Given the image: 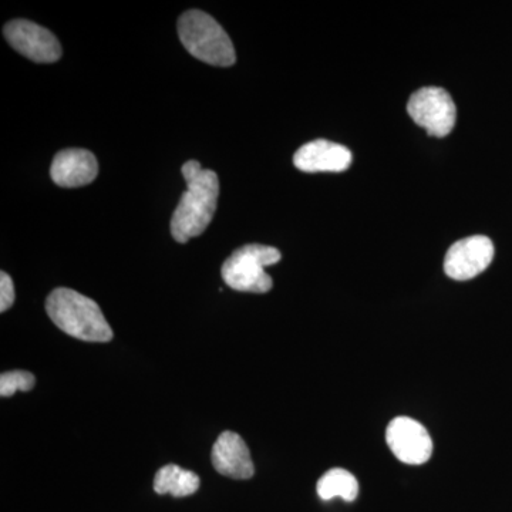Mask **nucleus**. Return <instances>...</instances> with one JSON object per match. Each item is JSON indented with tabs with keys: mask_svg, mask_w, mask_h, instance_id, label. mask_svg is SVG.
Returning <instances> with one entry per match:
<instances>
[{
	"mask_svg": "<svg viewBox=\"0 0 512 512\" xmlns=\"http://www.w3.org/2000/svg\"><path fill=\"white\" fill-rule=\"evenodd\" d=\"M316 491H318V495L323 501L339 497L348 501V503H352L359 495V483L348 470L333 468L320 478Z\"/></svg>",
	"mask_w": 512,
	"mask_h": 512,
	"instance_id": "ddd939ff",
	"label": "nucleus"
},
{
	"mask_svg": "<svg viewBox=\"0 0 512 512\" xmlns=\"http://www.w3.org/2000/svg\"><path fill=\"white\" fill-rule=\"evenodd\" d=\"M211 460L218 473L234 480H249L255 474L247 443L234 431H224L218 437L212 447Z\"/></svg>",
	"mask_w": 512,
	"mask_h": 512,
	"instance_id": "1a4fd4ad",
	"label": "nucleus"
},
{
	"mask_svg": "<svg viewBox=\"0 0 512 512\" xmlns=\"http://www.w3.org/2000/svg\"><path fill=\"white\" fill-rule=\"evenodd\" d=\"M387 446L397 460L410 466L427 463L433 454V440L419 421L397 417L386 430Z\"/></svg>",
	"mask_w": 512,
	"mask_h": 512,
	"instance_id": "0eeeda50",
	"label": "nucleus"
},
{
	"mask_svg": "<svg viewBox=\"0 0 512 512\" xmlns=\"http://www.w3.org/2000/svg\"><path fill=\"white\" fill-rule=\"evenodd\" d=\"M46 312L57 328L74 339L106 343L113 330L93 299L73 289L57 288L47 296Z\"/></svg>",
	"mask_w": 512,
	"mask_h": 512,
	"instance_id": "f03ea898",
	"label": "nucleus"
},
{
	"mask_svg": "<svg viewBox=\"0 0 512 512\" xmlns=\"http://www.w3.org/2000/svg\"><path fill=\"white\" fill-rule=\"evenodd\" d=\"M99 174V163L92 151L69 148L56 154L50 167L53 183L63 188H79L93 183Z\"/></svg>",
	"mask_w": 512,
	"mask_h": 512,
	"instance_id": "9b49d317",
	"label": "nucleus"
},
{
	"mask_svg": "<svg viewBox=\"0 0 512 512\" xmlns=\"http://www.w3.org/2000/svg\"><path fill=\"white\" fill-rule=\"evenodd\" d=\"M178 35L190 55L211 66L229 67L237 62L228 33L208 13L188 10L178 20Z\"/></svg>",
	"mask_w": 512,
	"mask_h": 512,
	"instance_id": "7ed1b4c3",
	"label": "nucleus"
},
{
	"mask_svg": "<svg viewBox=\"0 0 512 512\" xmlns=\"http://www.w3.org/2000/svg\"><path fill=\"white\" fill-rule=\"evenodd\" d=\"M187 191L171 218V234L180 244L200 237L211 224L220 197V180L215 171L204 170L198 161H187L181 168Z\"/></svg>",
	"mask_w": 512,
	"mask_h": 512,
	"instance_id": "f257e3e1",
	"label": "nucleus"
},
{
	"mask_svg": "<svg viewBox=\"0 0 512 512\" xmlns=\"http://www.w3.org/2000/svg\"><path fill=\"white\" fill-rule=\"evenodd\" d=\"M3 35L16 52L36 63H55L62 57V46L50 30L25 19L10 20Z\"/></svg>",
	"mask_w": 512,
	"mask_h": 512,
	"instance_id": "423d86ee",
	"label": "nucleus"
},
{
	"mask_svg": "<svg viewBox=\"0 0 512 512\" xmlns=\"http://www.w3.org/2000/svg\"><path fill=\"white\" fill-rule=\"evenodd\" d=\"M407 111L414 123L429 136L446 137L456 126L457 109L453 97L440 87H423L410 97Z\"/></svg>",
	"mask_w": 512,
	"mask_h": 512,
	"instance_id": "39448f33",
	"label": "nucleus"
},
{
	"mask_svg": "<svg viewBox=\"0 0 512 512\" xmlns=\"http://www.w3.org/2000/svg\"><path fill=\"white\" fill-rule=\"evenodd\" d=\"M15 302V286L6 272L0 274V312H6Z\"/></svg>",
	"mask_w": 512,
	"mask_h": 512,
	"instance_id": "2eb2a0df",
	"label": "nucleus"
},
{
	"mask_svg": "<svg viewBox=\"0 0 512 512\" xmlns=\"http://www.w3.org/2000/svg\"><path fill=\"white\" fill-rule=\"evenodd\" d=\"M36 379L32 373L23 370L2 373L0 376V396L10 397L16 392H30L35 387Z\"/></svg>",
	"mask_w": 512,
	"mask_h": 512,
	"instance_id": "4468645a",
	"label": "nucleus"
},
{
	"mask_svg": "<svg viewBox=\"0 0 512 512\" xmlns=\"http://www.w3.org/2000/svg\"><path fill=\"white\" fill-rule=\"evenodd\" d=\"M282 255L274 247L249 244L234 252L221 268L222 279L238 292L266 293L272 289V278L266 266L278 264Z\"/></svg>",
	"mask_w": 512,
	"mask_h": 512,
	"instance_id": "20e7f679",
	"label": "nucleus"
},
{
	"mask_svg": "<svg viewBox=\"0 0 512 512\" xmlns=\"http://www.w3.org/2000/svg\"><path fill=\"white\" fill-rule=\"evenodd\" d=\"M293 164L303 173H342L352 164V153L338 143L315 140L296 151Z\"/></svg>",
	"mask_w": 512,
	"mask_h": 512,
	"instance_id": "9d476101",
	"label": "nucleus"
},
{
	"mask_svg": "<svg viewBox=\"0 0 512 512\" xmlns=\"http://www.w3.org/2000/svg\"><path fill=\"white\" fill-rule=\"evenodd\" d=\"M494 244L484 235L461 239L448 249L444 272L454 281H468L483 274L494 258Z\"/></svg>",
	"mask_w": 512,
	"mask_h": 512,
	"instance_id": "6e6552de",
	"label": "nucleus"
},
{
	"mask_svg": "<svg viewBox=\"0 0 512 512\" xmlns=\"http://www.w3.org/2000/svg\"><path fill=\"white\" fill-rule=\"evenodd\" d=\"M200 484L197 474L175 464H168L157 471L154 491L160 495L171 494L173 497L183 498L197 493Z\"/></svg>",
	"mask_w": 512,
	"mask_h": 512,
	"instance_id": "f8f14e48",
	"label": "nucleus"
}]
</instances>
